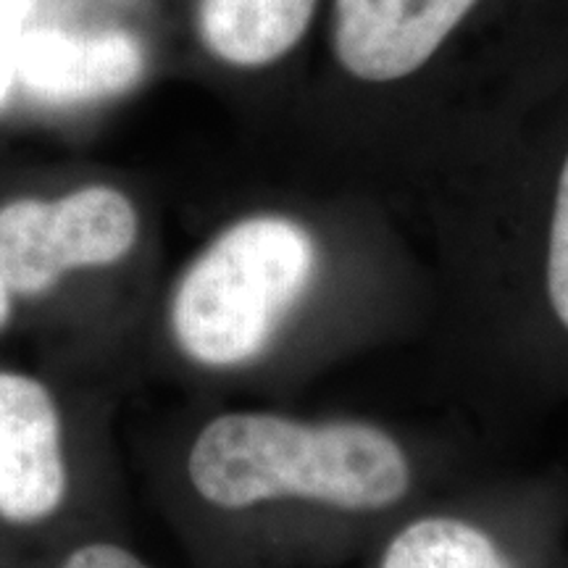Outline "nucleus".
<instances>
[{"mask_svg": "<svg viewBox=\"0 0 568 568\" xmlns=\"http://www.w3.org/2000/svg\"><path fill=\"white\" fill-rule=\"evenodd\" d=\"M190 481L216 508L305 497L347 510L387 508L410 485L400 445L368 424H303L274 414H224L197 435Z\"/></svg>", "mask_w": 568, "mask_h": 568, "instance_id": "f257e3e1", "label": "nucleus"}, {"mask_svg": "<svg viewBox=\"0 0 568 568\" xmlns=\"http://www.w3.org/2000/svg\"><path fill=\"white\" fill-rule=\"evenodd\" d=\"M316 268L301 224L251 216L232 224L182 274L172 297L180 351L209 368H234L272 343Z\"/></svg>", "mask_w": 568, "mask_h": 568, "instance_id": "f03ea898", "label": "nucleus"}, {"mask_svg": "<svg viewBox=\"0 0 568 568\" xmlns=\"http://www.w3.org/2000/svg\"><path fill=\"white\" fill-rule=\"evenodd\" d=\"M138 234V209L111 184L13 197L0 205V272L17 301H38L71 274L124 261Z\"/></svg>", "mask_w": 568, "mask_h": 568, "instance_id": "7ed1b4c3", "label": "nucleus"}, {"mask_svg": "<svg viewBox=\"0 0 568 568\" xmlns=\"http://www.w3.org/2000/svg\"><path fill=\"white\" fill-rule=\"evenodd\" d=\"M69 495L61 408L38 376L0 368V524L51 521Z\"/></svg>", "mask_w": 568, "mask_h": 568, "instance_id": "20e7f679", "label": "nucleus"}, {"mask_svg": "<svg viewBox=\"0 0 568 568\" xmlns=\"http://www.w3.org/2000/svg\"><path fill=\"white\" fill-rule=\"evenodd\" d=\"M477 3L479 0H335V55L355 80H403L443 48Z\"/></svg>", "mask_w": 568, "mask_h": 568, "instance_id": "39448f33", "label": "nucleus"}, {"mask_svg": "<svg viewBox=\"0 0 568 568\" xmlns=\"http://www.w3.org/2000/svg\"><path fill=\"white\" fill-rule=\"evenodd\" d=\"M145 74V51L132 32L27 30L17 84L45 105H82L116 98Z\"/></svg>", "mask_w": 568, "mask_h": 568, "instance_id": "423d86ee", "label": "nucleus"}, {"mask_svg": "<svg viewBox=\"0 0 568 568\" xmlns=\"http://www.w3.org/2000/svg\"><path fill=\"white\" fill-rule=\"evenodd\" d=\"M314 11L316 0H201L197 32L213 59L261 69L293 51Z\"/></svg>", "mask_w": 568, "mask_h": 568, "instance_id": "0eeeda50", "label": "nucleus"}, {"mask_svg": "<svg viewBox=\"0 0 568 568\" xmlns=\"http://www.w3.org/2000/svg\"><path fill=\"white\" fill-rule=\"evenodd\" d=\"M382 568H514L500 548L458 518H422L397 535Z\"/></svg>", "mask_w": 568, "mask_h": 568, "instance_id": "6e6552de", "label": "nucleus"}, {"mask_svg": "<svg viewBox=\"0 0 568 568\" xmlns=\"http://www.w3.org/2000/svg\"><path fill=\"white\" fill-rule=\"evenodd\" d=\"M548 293L558 318L568 326V159L564 163V172H560L556 211H552Z\"/></svg>", "mask_w": 568, "mask_h": 568, "instance_id": "1a4fd4ad", "label": "nucleus"}, {"mask_svg": "<svg viewBox=\"0 0 568 568\" xmlns=\"http://www.w3.org/2000/svg\"><path fill=\"white\" fill-rule=\"evenodd\" d=\"M34 0H0V111L17 90V67L24 34L30 30Z\"/></svg>", "mask_w": 568, "mask_h": 568, "instance_id": "9d476101", "label": "nucleus"}, {"mask_svg": "<svg viewBox=\"0 0 568 568\" xmlns=\"http://www.w3.org/2000/svg\"><path fill=\"white\" fill-rule=\"evenodd\" d=\"M59 568H151L122 545L90 542L71 550Z\"/></svg>", "mask_w": 568, "mask_h": 568, "instance_id": "9b49d317", "label": "nucleus"}, {"mask_svg": "<svg viewBox=\"0 0 568 568\" xmlns=\"http://www.w3.org/2000/svg\"><path fill=\"white\" fill-rule=\"evenodd\" d=\"M17 295H13V290L9 287V282H6L3 272H0V335H3L6 329H9V324L13 322V314H17Z\"/></svg>", "mask_w": 568, "mask_h": 568, "instance_id": "f8f14e48", "label": "nucleus"}]
</instances>
